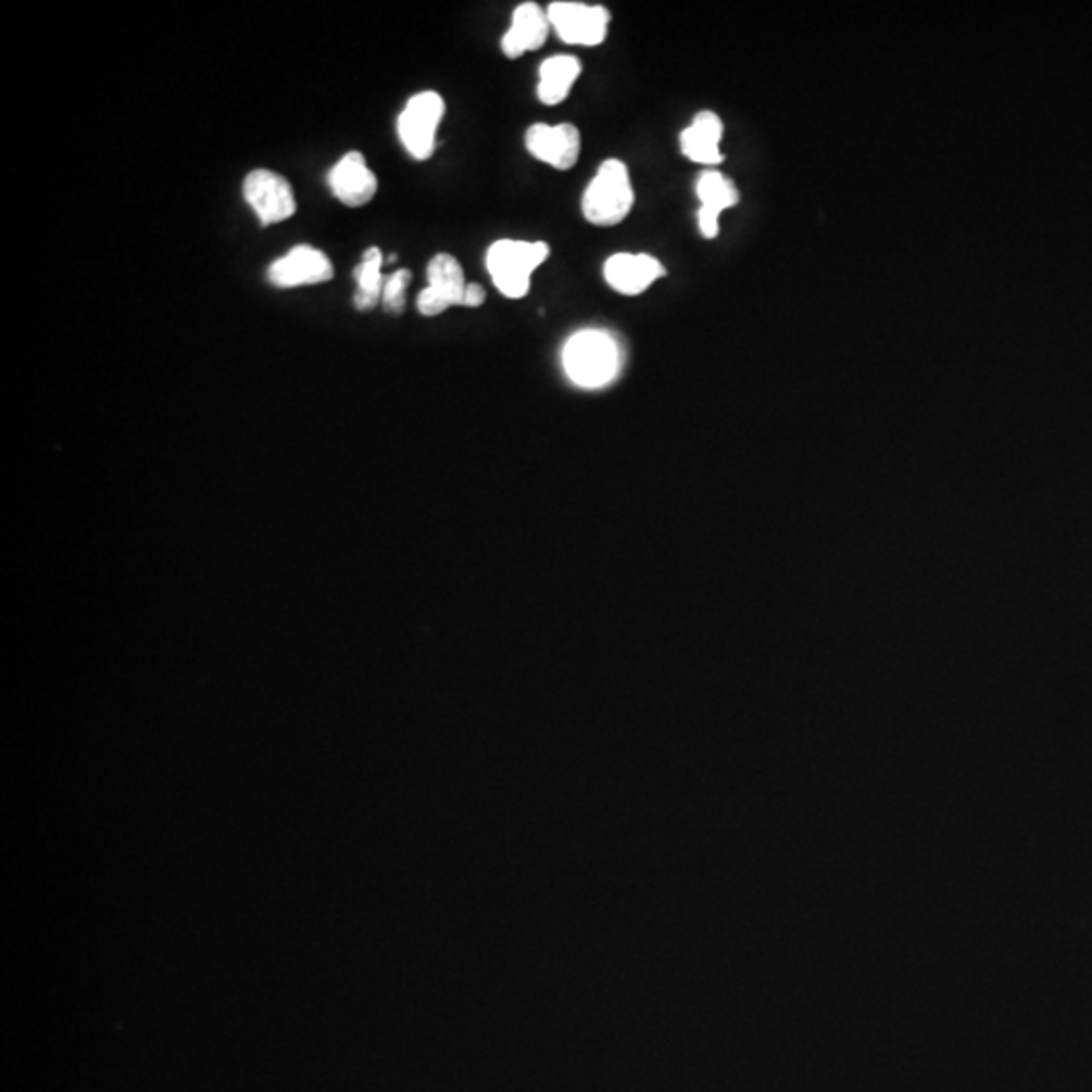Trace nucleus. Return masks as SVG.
<instances>
[{
    "label": "nucleus",
    "mask_w": 1092,
    "mask_h": 1092,
    "mask_svg": "<svg viewBox=\"0 0 1092 1092\" xmlns=\"http://www.w3.org/2000/svg\"><path fill=\"white\" fill-rule=\"evenodd\" d=\"M563 368L568 380L581 389H603L622 371V349L605 330H581L563 349Z\"/></svg>",
    "instance_id": "1"
},
{
    "label": "nucleus",
    "mask_w": 1092,
    "mask_h": 1092,
    "mask_svg": "<svg viewBox=\"0 0 1092 1092\" xmlns=\"http://www.w3.org/2000/svg\"><path fill=\"white\" fill-rule=\"evenodd\" d=\"M549 255L551 248L544 241L500 239L488 249L486 265L498 291L510 300H520L530 291L532 274Z\"/></svg>",
    "instance_id": "2"
},
{
    "label": "nucleus",
    "mask_w": 1092,
    "mask_h": 1092,
    "mask_svg": "<svg viewBox=\"0 0 1092 1092\" xmlns=\"http://www.w3.org/2000/svg\"><path fill=\"white\" fill-rule=\"evenodd\" d=\"M633 187L626 164L610 159L599 166L598 175L582 194V215L598 227H615L633 209Z\"/></svg>",
    "instance_id": "3"
},
{
    "label": "nucleus",
    "mask_w": 1092,
    "mask_h": 1092,
    "mask_svg": "<svg viewBox=\"0 0 1092 1092\" xmlns=\"http://www.w3.org/2000/svg\"><path fill=\"white\" fill-rule=\"evenodd\" d=\"M445 114V102L437 91H422L409 100L397 120V130L403 146L415 161H427L436 150L439 122Z\"/></svg>",
    "instance_id": "4"
},
{
    "label": "nucleus",
    "mask_w": 1092,
    "mask_h": 1092,
    "mask_svg": "<svg viewBox=\"0 0 1092 1092\" xmlns=\"http://www.w3.org/2000/svg\"><path fill=\"white\" fill-rule=\"evenodd\" d=\"M547 13L551 18V27L568 45H601L605 41L612 23V15L605 7L585 2H553Z\"/></svg>",
    "instance_id": "5"
},
{
    "label": "nucleus",
    "mask_w": 1092,
    "mask_h": 1092,
    "mask_svg": "<svg viewBox=\"0 0 1092 1092\" xmlns=\"http://www.w3.org/2000/svg\"><path fill=\"white\" fill-rule=\"evenodd\" d=\"M429 286L417 298L423 316H437L453 306L466 304V276L460 262L450 253H437L427 265Z\"/></svg>",
    "instance_id": "6"
},
{
    "label": "nucleus",
    "mask_w": 1092,
    "mask_h": 1092,
    "mask_svg": "<svg viewBox=\"0 0 1092 1092\" xmlns=\"http://www.w3.org/2000/svg\"><path fill=\"white\" fill-rule=\"evenodd\" d=\"M243 197L263 227L281 223L296 213V197L288 178L274 171H251L243 183Z\"/></svg>",
    "instance_id": "7"
},
{
    "label": "nucleus",
    "mask_w": 1092,
    "mask_h": 1092,
    "mask_svg": "<svg viewBox=\"0 0 1092 1092\" xmlns=\"http://www.w3.org/2000/svg\"><path fill=\"white\" fill-rule=\"evenodd\" d=\"M528 152L556 171L573 168L581 156V131L573 124H535L526 131L525 138Z\"/></svg>",
    "instance_id": "8"
},
{
    "label": "nucleus",
    "mask_w": 1092,
    "mask_h": 1092,
    "mask_svg": "<svg viewBox=\"0 0 1092 1092\" xmlns=\"http://www.w3.org/2000/svg\"><path fill=\"white\" fill-rule=\"evenodd\" d=\"M267 277L277 288L314 286L332 279L335 265L321 249L298 246L291 249L288 255L269 265Z\"/></svg>",
    "instance_id": "9"
},
{
    "label": "nucleus",
    "mask_w": 1092,
    "mask_h": 1092,
    "mask_svg": "<svg viewBox=\"0 0 1092 1092\" xmlns=\"http://www.w3.org/2000/svg\"><path fill=\"white\" fill-rule=\"evenodd\" d=\"M613 290L624 296H640L655 279L666 276V267L650 253H615L603 267Z\"/></svg>",
    "instance_id": "10"
},
{
    "label": "nucleus",
    "mask_w": 1092,
    "mask_h": 1092,
    "mask_svg": "<svg viewBox=\"0 0 1092 1092\" xmlns=\"http://www.w3.org/2000/svg\"><path fill=\"white\" fill-rule=\"evenodd\" d=\"M336 199L347 206H364L377 194V176L368 168L363 154L347 152L328 175Z\"/></svg>",
    "instance_id": "11"
},
{
    "label": "nucleus",
    "mask_w": 1092,
    "mask_h": 1092,
    "mask_svg": "<svg viewBox=\"0 0 1092 1092\" xmlns=\"http://www.w3.org/2000/svg\"><path fill=\"white\" fill-rule=\"evenodd\" d=\"M551 18L537 2H523L512 15V25L502 37V51L509 59H518L526 51H539L549 39Z\"/></svg>",
    "instance_id": "12"
},
{
    "label": "nucleus",
    "mask_w": 1092,
    "mask_h": 1092,
    "mask_svg": "<svg viewBox=\"0 0 1092 1092\" xmlns=\"http://www.w3.org/2000/svg\"><path fill=\"white\" fill-rule=\"evenodd\" d=\"M696 194L702 203L699 211L700 231L706 239H714L718 234V215L739 203L741 194L730 178L716 171L700 175Z\"/></svg>",
    "instance_id": "13"
},
{
    "label": "nucleus",
    "mask_w": 1092,
    "mask_h": 1092,
    "mask_svg": "<svg viewBox=\"0 0 1092 1092\" xmlns=\"http://www.w3.org/2000/svg\"><path fill=\"white\" fill-rule=\"evenodd\" d=\"M725 134L723 120L714 112H700L692 120V124L680 134V148L688 161L699 162V164H720V140Z\"/></svg>",
    "instance_id": "14"
},
{
    "label": "nucleus",
    "mask_w": 1092,
    "mask_h": 1092,
    "mask_svg": "<svg viewBox=\"0 0 1092 1092\" xmlns=\"http://www.w3.org/2000/svg\"><path fill=\"white\" fill-rule=\"evenodd\" d=\"M581 61L575 55H553L540 65L539 93L540 102L544 105H556L563 103L570 93L573 84L581 75Z\"/></svg>",
    "instance_id": "15"
},
{
    "label": "nucleus",
    "mask_w": 1092,
    "mask_h": 1092,
    "mask_svg": "<svg viewBox=\"0 0 1092 1092\" xmlns=\"http://www.w3.org/2000/svg\"><path fill=\"white\" fill-rule=\"evenodd\" d=\"M382 267V251L379 248H368L363 253V262L354 269V279L359 284L354 293V306L361 312L377 307L382 300V290L387 276L380 272Z\"/></svg>",
    "instance_id": "16"
},
{
    "label": "nucleus",
    "mask_w": 1092,
    "mask_h": 1092,
    "mask_svg": "<svg viewBox=\"0 0 1092 1092\" xmlns=\"http://www.w3.org/2000/svg\"><path fill=\"white\" fill-rule=\"evenodd\" d=\"M409 284H411L409 269H397L394 274L387 277L382 300H380L385 312H389L393 316H401L405 312V302H407L405 293H407Z\"/></svg>",
    "instance_id": "17"
},
{
    "label": "nucleus",
    "mask_w": 1092,
    "mask_h": 1092,
    "mask_svg": "<svg viewBox=\"0 0 1092 1092\" xmlns=\"http://www.w3.org/2000/svg\"><path fill=\"white\" fill-rule=\"evenodd\" d=\"M486 302V290L480 284H467L466 304L464 307H478Z\"/></svg>",
    "instance_id": "18"
}]
</instances>
